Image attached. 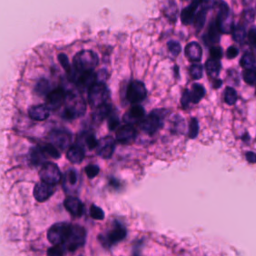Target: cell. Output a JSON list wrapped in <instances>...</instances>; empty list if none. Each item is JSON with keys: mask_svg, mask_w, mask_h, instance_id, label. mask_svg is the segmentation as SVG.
<instances>
[{"mask_svg": "<svg viewBox=\"0 0 256 256\" xmlns=\"http://www.w3.org/2000/svg\"><path fill=\"white\" fill-rule=\"evenodd\" d=\"M66 247L64 245H53L47 250L48 256H63L65 254Z\"/></svg>", "mask_w": 256, "mask_h": 256, "instance_id": "cell-37", "label": "cell"}, {"mask_svg": "<svg viewBox=\"0 0 256 256\" xmlns=\"http://www.w3.org/2000/svg\"><path fill=\"white\" fill-rule=\"evenodd\" d=\"M80 137H78V139H81L82 140V146H86L89 150H92L94 148H97L98 146V141L97 139L95 138L94 134L93 133H83L81 135H79Z\"/></svg>", "mask_w": 256, "mask_h": 256, "instance_id": "cell-28", "label": "cell"}, {"mask_svg": "<svg viewBox=\"0 0 256 256\" xmlns=\"http://www.w3.org/2000/svg\"><path fill=\"white\" fill-rule=\"evenodd\" d=\"M255 57L251 52H245L240 60V65L245 70H252L255 68Z\"/></svg>", "mask_w": 256, "mask_h": 256, "instance_id": "cell-30", "label": "cell"}, {"mask_svg": "<svg viewBox=\"0 0 256 256\" xmlns=\"http://www.w3.org/2000/svg\"><path fill=\"white\" fill-rule=\"evenodd\" d=\"M49 143L61 150L66 149L71 143V134L63 129H54L48 134Z\"/></svg>", "mask_w": 256, "mask_h": 256, "instance_id": "cell-10", "label": "cell"}, {"mask_svg": "<svg viewBox=\"0 0 256 256\" xmlns=\"http://www.w3.org/2000/svg\"><path fill=\"white\" fill-rule=\"evenodd\" d=\"M70 229L71 225L68 223H55L49 228L47 232V238L54 245H64L69 235Z\"/></svg>", "mask_w": 256, "mask_h": 256, "instance_id": "cell-2", "label": "cell"}, {"mask_svg": "<svg viewBox=\"0 0 256 256\" xmlns=\"http://www.w3.org/2000/svg\"><path fill=\"white\" fill-rule=\"evenodd\" d=\"M245 157L249 163H256V153L255 152L248 151V152H246Z\"/></svg>", "mask_w": 256, "mask_h": 256, "instance_id": "cell-52", "label": "cell"}, {"mask_svg": "<svg viewBox=\"0 0 256 256\" xmlns=\"http://www.w3.org/2000/svg\"><path fill=\"white\" fill-rule=\"evenodd\" d=\"M28 115L31 119L36 121H44L46 120L50 115V110L47 107V105L44 104H38L31 106L28 110Z\"/></svg>", "mask_w": 256, "mask_h": 256, "instance_id": "cell-19", "label": "cell"}, {"mask_svg": "<svg viewBox=\"0 0 256 256\" xmlns=\"http://www.w3.org/2000/svg\"><path fill=\"white\" fill-rule=\"evenodd\" d=\"M219 29L217 27L216 21H212L209 25V28L204 36V41L206 44L208 45H213L219 42L220 39V33H219Z\"/></svg>", "mask_w": 256, "mask_h": 256, "instance_id": "cell-24", "label": "cell"}, {"mask_svg": "<svg viewBox=\"0 0 256 256\" xmlns=\"http://www.w3.org/2000/svg\"><path fill=\"white\" fill-rule=\"evenodd\" d=\"M202 2L200 1H194L190 3L187 7H185L181 12V22L185 25H189L194 22L196 17V10L198 6L201 5Z\"/></svg>", "mask_w": 256, "mask_h": 256, "instance_id": "cell-20", "label": "cell"}, {"mask_svg": "<svg viewBox=\"0 0 256 256\" xmlns=\"http://www.w3.org/2000/svg\"><path fill=\"white\" fill-rule=\"evenodd\" d=\"M39 176L43 182L50 185H55L61 180V172L58 166L52 162H45L42 164Z\"/></svg>", "mask_w": 256, "mask_h": 256, "instance_id": "cell-8", "label": "cell"}, {"mask_svg": "<svg viewBox=\"0 0 256 256\" xmlns=\"http://www.w3.org/2000/svg\"><path fill=\"white\" fill-rule=\"evenodd\" d=\"M247 37H248L249 44L253 47H256V28L255 27L250 28Z\"/></svg>", "mask_w": 256, "mask_h": 256, "instance_id": "cell-48", "label": "cell"}, {"mask_svg": "<svg viewBox=\"0 0 256 256\" xmlns=\"http://www.w3.org/2000/svg\"><path fill=\"white\" fill-rule=\"evenodd\" d=\"M84 156H85V152H84V149L83 147L79 146V145H73L71 146L67 152H66V157L67 159L72 162V163H80L83 159H84Z\"/></svg>", "mask_w": 256, "mask_h": 256, "instance_id": "cell-23", "label": "cell"}, {"mask_svg": "<svg viewBox=\"0 0 256 256\" xmlns=\"http://www.w3.org/2000/svg\"><path fill=\"white\" fill-rule=\"evenodd\" d=\"M167 47H168L169 52H170L173 56H177V55L180 53V51H181V45H180L177 41H174V40L168 41Z\"/></svg>", "mask_w": 256, "mask_h": 256, "instance_id": "cell-42", "label": "cell"}, {"mask_svg": "<svg viewBox=\"0 0 256 256\" xmlns=\"http://www.w3.org/2000/svg\"><path fill=\"white\" fill-rule=\"evenodd\" d=\"M191 102V97H190V91L188 89H185L183 91L182 97H181V104L183 108H188L189 104Z\"/></svg>", "mask_w": 256, "mask_h": 256, "instance_id": "cell-46", "label": "cell"}, {"mask_svg": "<svg viewBox=\"0 0 256 256\" xmlns=\"http://www.w3.org/2000/svg\"><path fill=\"white\" fill-rule=\"evenodd\" d=\"M96 76H97V82L105 83V80L108 78V72L106 69H100L96 73Z\"/></svg>", "mask_w": 256, "mask_h": 256, "instance_id": "cell-49", "label": "cell"}, {"mask_svg": "<svg viewBox=\"0 0 256 256\" xmlns=\"http://www.w3.org/2000/svg\"><path fill=\"white\" fill-rule=\"evenodd\" d=\"M66 99V93L62 88H56L51 90L46 96V104L50 109L59 108Z\"/></svg>", "mask_w": 256, "mask_h": 256, "instance_id": "cell-14", "label": "cell"}, {"mask_svg": "<svg viewBox=\"0 0 256 256\" xmlns=\"http://www.w3.org/2000/svg\"><path fill=\"white\" fill-rule=\"evenodd\" d=\"M86 111V104L84 100L79 96H74L68 99L66 107L64 109V118L73 120L82 116Z\"/></svg>", "mask_w": 256, "mask_h": 256, "instance_id": "cell-7", "label": "cell"}, {"mask_svg": "<svg viewBox=\"0 0 256 256\" xmlns=\"http://www.w3.org/2000/svg\"><path fill=\"white\" fill-rule=\"evenodd\" d=\"M166 112L164 110H154L141 123V129L147 134H154L163 125V118Z\"/></svg>", "mask_w": 256, "mask_h": 256, "instance_id": "cell-4", "label": "cell"}, {"mask_svg": "<svg viewBox=\"0 0 256 256\" xmlns=\"http://www.w3.org/2000/svg\"><path fill=\"white\" fill-rule=\"evenodd\" d=\"M145 110L141 105L135 104L133 105L123 116L124 122H126L129 125H132V123L142 121L144 119Z\"/></svg>", "mask_w": 256, "mask_h": 256, "instance_id": "cell-17", "label": "cell"}, {"mask_svg": "<svg viewBox=\"0 0 256 256\" xmlns=\"http://www.w3.org/2000/svg\"><path fill=\"white\" fill-rule=\"evenodd\" d=\"M86 231L83 227L79 225H71L69 235L67 237L64 246L68 251H75L79 247H82L85 243Z\"/></svg>", "mask_w": 256, "mask_h": 256, "instance_id": "cell-5", "label": "cell"}, {"mask_svg": "<svg viewBox=\"0 0 256 256\" xmlns=\"http://www.w3.org/2000/svg\"><path fill=\"white\" fill-rule=\"evenodd\" d=\"M109 98V90L105 83L96 82L88 90V101L92 106H101Z\"/></svg>", "mask_w": 256, "mask_h": 256, "instance_id": "cell-6", "label": "cell"}, {"mask_svg": "<svg viewBox=\"0 0 256 256\" xmlns=\"http://www.w3.org/2000/svg\"><path fill=\"white\" fill-rule=\"evenodd\" d=\"M49 88H50V84H49V82H48V80H46V79H40L38 82H37V84H36V86H35V91L37 92V94H39V95H45V96H47L48 95V93L50 92L49 91Z\"/></svg>", "mask_w": 256, "mask_h": 256, "instance_id": "cell-33", "label": "cell"}, {"mask_svg": "<svg viewBox=\"0 0 256 256\" xmlns=\"http://www.w3.org/2000/svg\"><path fill=\"white\" fill-rule=\"evenodd\" d=\"M216 24L220 32L222 33H231L234 29L233 18L229 6L225 2L219 3V12L216 18Z\"/></svg>", "mask_w": 256, "mask_h": 256, "instance_id": "cell-3", "label": "cell"}, {"mask_svg": "<svg viewBox=\"0 0 256 256\" xmlns=\"http://www.w3.org/2000/svg\"><path fill=\"white\" fill-rule=\"evenodd\" d=\"M85 173H86V175H87L90 179H92V178H94L96 175H98V173H99V167H98L97 165L90 164V165L86 166V168H85Z\"/></svg>", "mask_w": 256, "mask_h": 256, "instance_id": "cell-44", "label": "cell"}, {"mask_svg": "<svg viewBox=\"0 0 256 256\" xmlns=\"http://www.w3.org/2000/svg\"><path fill=\"white\" fill-rule=\"evenodd\" d=\"M243 79L249 85L255 84L256 83V71L254 69L244 70L243 71Z\"/></svg>", "mask_w": 256, "mask_h": 256, "instance_id": "cell-39", "label": "cell"}, {"mask_svg": "<svg viewBox=\"0 0 256 256\" xmlns=\"http://www.w3.org/2000/svg\"><path fill=\"white\" fill-rule=\"evenodd\" d=\"M199 132V124L196 118H191L190 123H189V131H188V136L191 139H194L197 137Z\"/></svg>", "mask_w": 256, "mask_h": 256, "instance_id": "cell-36", "label": "cell"}, {"mask_svg": "<svg viewBox=\"0 0 256 256\" xmlns=\"http://www.w3.org/2000/svg\"><path fill=\"white\" fill-rule=\"evenodd\" d=\"M119 124H120L119 118L116 115L111 114L109 116V120H108V127H109V129L110 130H114V129H116L119 126Z\"/></svg>", "mask_w": 256, "mask_h": 256, "instance_id": "cell-47", "label": "cell"}, {"mask_svg": "<svg viewBox=\"0 0 256 256\" xmlns=\"http://www.w3.org/2000/svg\"><path fill=\"white\" fill-rule=\"evenodd\" d=\"M185 55L192 62H199L202 58V48L197 42H190L185 47Z\"/></svg>", "mask_w": 256, "mask_h": 256, "instance_id": "cell-21", "label": "cell"}, {"mask_svg": "<svg viewBox=\"0 0 256 256\" xmlns=\"http://www.w3.org/2000/svg\"><path fill=\"white\" fill-rule=\"evenodd\" d=\"M53 193H54L53 185L47 184V183H45L43 181L38 182L34 186L33 195H34V198L38 202H44V201L48 200L52 196Z\"/></svg>", "mask_w": 256, "mask_h": 256, "instance_id": "cell-15", "label": "cell"}, {"mask_svg": "<svg viewBox=\"0 0 256 256\" xmlns=\"http://www.w3.org/2000/svg\"><path fill=\"white\" fill-rule=\"evenodd\" d=\"M126 234H127L126 229L121 224L115 222V225H114L113 229L110 230L108 232V234L104 237V240L102 241V243L105 246L115 244V243L123 240L125 238Z\"/></svg>", "mask_w": 256, "mask_h": 256, "instance_id": "cell-12", "label": "cell"}, {"mask_svg": "<svg viewBox=\"0 0 256 256\" xmlns=\"http://www.w3.org/2000/svg\"><path fill=\"white\" fill-rule=\"evenodd\" d=\"M205 68L207 71V74L216 79L218 77L220 70H221V63L219 60H214V59H208L205 63Z\"/></svg>", "mask_w": 256, "mask_h": 256, "instance_id": "cell-25", "label": "cell"}, {"mask_svg": "<svg viewBox=\"0 0 256 256\" xmlns=\"http://www.w3.org/2000/svg\"><path fill=\"white\" fill-rule=\"evenodd\" d=\"M58 60H59L60 64H61V66L66 70L67 74L70 75V74H71V71H72V67H71V65H70V63H69V60H68L67 55L64 54V53H60V54L58 55Z\"/></svg>", "mask_w": 256, "mask_h": 256, "instance_id": "cell-40", "label": "cell"}, {"mask_svg": "<svg viewBox=\"0 0 256 256\" xmlns=\"http://www.w3.org/2000/svg\"><path fill=\"white\" fill-rule=\"evenodd\" d=\"M204 95H205V89H204L203 85H201L199 83H194L191 86L190 97H191L192 103H198L203 98Z\"/></svg>", "mask_w": 256, "mask_h": 256, "instance_id": "cell-27", "label": "cell"}, {"mask_svg": "<svg viewBox=\"0 0 256 256\" xmlns=\"http://www.w3.org/2000/svg\"><path fill=\"white\" fill-rule=\"evenodd\" d=\"M90 216L93 218V219H96V220H102V219H104V212H103V210L100 208V207H98V206H96V205H91V207H90Z\"/></svg>", "mask_w": 256, "mask_h": 256, "instance_id": "cell-41", "label": "cell"}, {"mask_svg": "<svg viewBox=\"0 0 256 256\" xmlns=\"http://www.w3.org/2000/svg\"><path fill=\"white\" fill-rule=\"evenodd\" d=\"M112 112V106L110 104H103L101 106L96 107V109L92 113V120L95 123H101L105 118L109 117Z\"/></svg>", "mask_w": 256, "mask_h": 256, "instance_id": "cell-22", "label": "cell"}, {"mask_svg": "<svg viewBox=\"0 0 256 256\" xmlns=\"http://www.w3.org/2000/svg\"><path fill=\"white\" fill-rule=\"evenodd\" d=\"M99 59L95 52L91 50H81L73 58V67L77 73L93 71L98 65Z\"/></svg>", "mask_w": 256, "mask_h": 256, "instance_id": "cell-1", "label": "cell"}, {"mask_svg": "<svg viewBox=\"0 0 256 256\" xmlns=\"http://www.w3.org/2000/svg\"><path fill=\"white\" fill-rule=\"evenodd\" d=\"M189 73H190V76L193 78V79H199L202 77V74H203V68L200 64H193L190 66L189 68Z\"/></svg>", "mask_w": 256, "mask_h": 256, "instance_id": "cell-38", "label": "cell"}, {"mask_svg": "<svg viewBox=\"0 0 256 256\" xmlns=\"http://www.w3.org/2000/svg\"><path fill=\"white\" fill-rule=\"evenodd\" d=\"M136 129L129 124H125L116 131V140L121 144H131L136 138Z\"/></svg>", "mask_w": 256, "mask_h": 256, "instance_id": "cell-13", "label": "cell"}, {"mask_svg": "<svg viewBox=\"0 0 256 256\" xmlns=\"http://www.w3.org/2000/svg\"><path fill=\"white\" fill-rule=\"evenodd\" d=\"M238 53H239L238 48H236L235 46H230L226 51V56L228 59H233L238 55Z\"/></svg>", "mask_w": 256, "mask_h": 256, "instance_id": "cell-50", "label": "cell"}, {"mask_svg": "<svg viewBox=\"0 0 256 256\" xmlns=\"http://www.w3.org/2000/svg\"><path fill=\"white\" fill-rule=\"evenodd\" d=\"M221 84H222V81H221V80L215 79L214 82H213V87H214L215 89H217L219 86H221Z\"/></svg>", "mask_w": 256, "mask_h": 256, "instance_id": "cell-53", "label": "cell"}, {"mask_svg": "<svg viewBox=\"0 0 256 256\" xmlns=\"http://www.w3.org/2000/svg\"><path fill=\"white\" fill-rule=\"evenodd\" d=\"M64 207L72 216L75 217H80L84 212V205L77 197H67L64 200Z\"/></svg>", "mask_w": 256, "mask_h": 256, "instance_id": "cell-18", "label": "cell"}, {"mask_svg": "<svg viewBox=\"0 0 256 256\" xmlns=\"http://www.w3.org/2000/svg\"><path fill=\"white\" fill-rule=\"evenodd\" d=\"M96 82H97V76L94 71L78 73V76L75 79L76 86L81 90H85V89L89 90Z\"/></svg>", "mask_w": 256, "mask_h": 256, "instance_id": "cell-16", "label": "cell"}, {"mask_svg": "<svg viewBox=\"0 0 256 256\" xmlns=\"http://www.w3.org/2000/svg\"><path fill=\"white\" fill-rule=\"evenodd\" d=\"M65 183H67L70 186H73L77 183V173L75 170L70 169L65 174Z\"/></svg>", "mask_w": 256, "mask_h": 256, "instance_id": "cell-43", "label": "cell"}, {"mask_svg": "<svg viewBox=\"0 0 256 256\" xmlns=\"http://www.w3.org/2000/svg\"><path fill=\"white\" fill-rule=\"evenodd\" d=\"M246 33H245V28L243 25L239 24L233 29V39L238 42V43H243L245 39Z\"/></svg>", "mask_w": 256, "mask_h": 256, "instance_id": "cell-35", "label": "cell"}, {"mask_svg": "<svg viewBox=\"0 0 256 256\" xmlns=\"http://www.w3.org/2000/svg\"><path fill=\"white\" fill-rule=\"evenodd\" d=\"M114 149H115V140L111 136H106L98 141L96 152L100 157L104 159H109L112 157Z\"/></svg>", "mask_w": 256, "mask_h": 256, "instance_id": "cell-11", "label": "cell"}, {"mask_svg": "<svg viewBox=\"0 0 256 256\" xmlns=\"http://www.w3.org/2000/svg\"><path fill=\"white\" fill-rule=\"evenodd\" d=\"M222 55H223V52H222V49L218 46H213L210 48V56H211V59H214V60H220L222 58Z\"/></svg>", "mask_w": 256, "mask_h": 256, "instance_id": "cell-45", "label": "cell"}, {"mask_svg": "<svg viewBox=\"0 0 256 256\" xmlns=\"http://www.w3.org/2000/svg\"><path fill=\"white\" fill-rule=\"evenodd\" d=\"M147 90L145 84L139 80H132L126 91V98L130 103H138L145 99Z\"/></svg>", "mask_w": 256, "mask_h": 256, "instance_id": "cell-9", "label": "cell"}, {"mask_svg": "<svg viewBox=\"0 0 256 256\" xmlns=\"http://www.w3.org/2000/svg\"><path fill=\"white\" fill-rule=\"evenodd\" d=\"M208 2H203V5L201 8H200V11L196 14V17H195V20H194V24H195V27L197 29V31H200L204 24H205V20H206V15H207V11L209 9L208 7Z\"/></svg>", "mask_w": 256, "mask_h": 256, "instance_id": "cell-26", "label": "cell"}, {"mask_svg": "<svg viewBox=\"0 0 256 256\" xmlns=\"http://www.w3.org/2000/svg\"><path fill=\"white\" fill-rule=\"evenodd\" d=\"M42 151L44 152L45 155H48L49 157L51 158H54V159H57L60 157V152L57 150V148L52 145L51 143H48V144H45L41 147Z\"/></svg>", "mask_w": 256, "mask_h": 256, "instance_id": "cell-34", "label": "cell"}, {"mask_svg": "<svg viewBox=\"0 0 256 256\" xmlns=\"http://www.w3.org/2000/svg\"><path fill=\"white\" fill-rule=\"evenodd\" d=\"M30 162L32 165L36 166L43 163V159L45 158V154L42 151L41 147H35L30 150ZM44 164V163H43Z\"/></svg>", "mask_w": 256, "mask_h": 256, "instance_id": "cell-29", "label": "cell"}, {"mask_svg": "<svg viewBox=\"0 0 256 256\" xmlns=\"http://www.w3.org/2000/svg\"><path fill=\"white\" fill-rule=\"evenodd\" d=\"M224 101L228 105H234L237 101V93L234 88L228 86L224 91Z\"/></svg>", "mask_w": 256, "mask_h": 256, "instance_id": "cell-31", "label": "cell"}, {"mask_svg": "<svg viewBox=\"0 0 256 256\" xmlns=\"http://www.w3.org/2000/svg\"><path fill=\"white\" fill-rule=\"evenodd\" d=\"M166 17L170 19L171 21L176 20V15H177V5L175 2L170 1L167 3V7H164L163 9Z\"/></svg>", "mask_w": 256, "mask_h": 256, "instance_id": "cell-32", "label": "cell"}, {"mask_svg": "<svg viewBox=\"0 0 256 256\" xmlns=\"http://www.w3.org/2000/svg\"><path fill=\"white\" fill-rule=\"evenodd\" d=\"M244 18L247 20V22H253V20H254V11L252 9H247L244 12Z\"/></svg>", "mask_w": 256, "mask_h": 256, "instance_id": "cell-51", "label": "cell"}]
</instances>
